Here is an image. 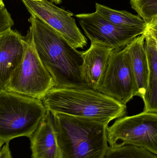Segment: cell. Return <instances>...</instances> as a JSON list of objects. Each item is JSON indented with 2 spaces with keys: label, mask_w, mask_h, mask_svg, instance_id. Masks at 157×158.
Masks as SVG:
<instances>
[{
  "label": "cell",
  "mask_w": 157,
  "mask_h": 158,
  "mask_svg": "<svg viewBox=\"0 0 157 158\" xmlns=\"http://www.w3.org/2000/svg\"><path fill=\"white\" fill-rule=\"evenodd\" d=\"M28 33L37 54L57 88H90L81 77L83 52L72 47L49 26L33 15Z\"/></svg>",
  "instance_id": "6da1fadb"
},
{
  "label": "cell",
  "mask_w": 157,
  "mask_h": 158,
  "mask_svg": "<svg viewBox=\"0 0 157 158\" xmlns=\"http://www.w3.org/2000/svg\"><path fill=\"white\" fill-rule=\"evenodd\" d=\"M41 101L52 114L92 119L108 124L126 114V106L89 88L53 87Z\"/></svg>",
  "instance_id": "7a4b0ae2"
},
{
  "label": "cell",
  "mask_w": 157,
  "mask_h": 158,
  "mask_svg": "<svg viewBox=\"0 0 157 158\" xmlns=\"http://www.w3.org/2000/svg\"><path fill=\"white\" fill-rule=\"evenodd\" d=\"M52 114L62 158H104L108 124L60 113Z\"/></svg>",
  "instance_id": "3957f363"
},
{
  "label": "cell",
  "mask_w": 157,
  "mask_h": 158,
  "mask_svg": "<svg viewBox=\"0 0 157 158\" xmlns=\"http://www.w3.org/2000/svg\"><path fill=\"white\" fill-rule=\"evenodd\" d=\"M46 112L41 100L0 89V142L29 138Z\"/></svg>",
  "instance_id": "277c9868"
},
{
  "label": "cell",
  "mask_w": 157,
  "mask_h": 158,
  "mask_svg": "<svg viewBox=\"0 0 157 158\" xmlns=\"http://www.w3.org/2000/svg\"><path fill=\"white\" fill-rule=\"evenodd\" d=\"M116 119L107 128L109 147L132 145L157 155V112L143 111Z\"/></svg>",
  "instance_id": "5b68a950"
},
{
  "label": "cell",
  "mask_w": 157,
  "mask_h": 158,
  "mask_svg": "<svg viewBox=\"0 0 157 158\" xmlns=\"http://www.w3.org/2000/svg\"><path fill=\"white\" fill-rule=\"evenodd\" d=\"M23 60L6 85V90L41 100L54 82L41 62L32 40L27 33Z\"/></svg>",
  "instance_id": "8992f818"
},
{
  "label": "cell",
  "mask_w": 157,
  "mask_h": 158,
  "mask_svg": "<svg viewBox=\"0 0 157 158\" xmlns=\"http://www.w3.org/2000/svg\"><path fill=\"white\" fill-rule=\"evenodd\" d=\"M96 91L124 106L135 96L134 80L124 48L112 51Z\"/></svg>",
  "instance_id": "52a82bcc"
},
{
  "label": "cell",
  "mask_w": 157,
  "mask_h": 158,
  "mask_svg": "<svg viewBox=\"0 0 157 158\" xmlns=\"http://www.w3.org/2000/svg\"><path fill=\"white\" fill-rule=\"evenodd\" d=\"M31 15L49 26L75 49H83L87 44L73 17V14L58 7L49 0H22Z\"/></svg>",
  "instance_id": "ba28073f"
},
{
  "label": "cell",
  "mask_w": 157,
  "mask_h": 158,
  "mask_svg": "<svg viewBox=\"0 0 157 158\" xmlns=\"http://www.w3.org/2000/svg\"><path fill=\"white\" fill-rule=\"evenodd\" d=\"M85 34L92 44H98L112 50L122 49L146 28L119 27L106 20L96 12L76 15Z\"/></svg>",
  "instance_id": "9c48e42d"
},
{
  "label": "cell",
  "mask_w": 157,
  "mask_h": 158,
  "mask_svg": "<svg viewBox=\"0 0 157 158\" xmlns=\"http://www.w3.org/2000/svg\"><path fill=\"white\" fill-rule=\"evenodd\" d=\"M25 48V38L19 32L9 28L0 33V89L6 90L23 60Z\"/></svg>",
  "instance_id": "30bf717a"
},
{
  "label": "cell",
  "mask_w": 157,
  "mask_h": 158,
  "mask_svg": "<svg viewBox=\"0 0 157 158\" xmlns=\"http://www.w3.org/2000/svg\"><path fill=\"white\" fill-rule=\"evenodd\" d=\"M31 158H62L57 143L52 114L47 111L29 137Z\"/></svg>",
  "instance_id": "8fae6325"
},
{
  "label": "cell",
  "mask_w": 157,
  "mask_h": 158,
  "mask_svg": "<svg viewBox=\"0 0 157 158\" xmlns=\"http://www.w3.org/2000/svg\"><path fill=\"white\" fill-rule=\"evenodd\" d=\"M144 34L148 79L143 111L157 112V25L147 26Z\"/></svg>",
  "instance_id": "7c38bea8"
},
{
  "label": "cell",
  "mask_w": 157,
  "mask_h": 158,
  "mask_svg": "<svg viewBox=\"0 0 157 158\" xmlns=\"http://www.w3.org/2000/svg\"><path fill=\"white\" fill-rule=\"evenodd\" d=\"M144 33L124 47L130 63L135 85V96L143 99L147 89L148 67L144 46Z\"/></svg>",
  "instance_id": "4fadbf2b"
},
{
  "label": "cell",
  "mask_w": 157,
  "mask_h": 158,
  "mask_svg": "<svg viewBox=\"0 0 157 158\" xmlns=\"http://www.w3.org/2000/svg\"><path fill=\"white\" fill-rule=\"evenodd\" d=\"M113 50L91 44L88 50L83 52L81 77L90 89L96 90Z\"/></svg>",
  "instance_id": "5bb4252c"
},
{
  "label": "cell",
  "mask_w": 157,
  "mask_h": 158,
  "mask_svg": "<svg viewBox=\"0 0 157 158\" xmlns=\"http://www.w3.org/2000/svg\"><path fill=\"white\" fill-rule=\"evenodd\" d=\"M96 12L112 24L119 27L127 28H146L143 19L126 11H120L110 8L106 6L96 3Z\"/></svg>",
  "instance_id": "9a60e30c"
},
{
  "label": "cell",
  "mask_w": 157,
  "mask_h": 158,
  "mask_svg": "<svg viewBox=\"0 0 157 158\" xmlns=\"http://www.w3.org/2000/svg\"><path fill=\"white\" fill-rule=\"evenodd\" d=\"M104 158H157V155L137 147L124 145L111 148Z\"/></svg>",
  "instance_id": "2e32d148"
},
{
  "label": "cell",
  "mask_w": 157,
  "mask_h": 158,
  "mask_svg": "<svg viewBox=\"0 0 157 158\" xmlns=\"http://www.w3.org/2000/svg\"><path fill=\"white\" fill-rule=\"evenodd\" d=\"M131 7L137 12L146 26L157 25V0H130Z\"/></svg>",
  "instance_id": "e0dca14e"
},
{
  "label": "cell",
  "mask_w": 157,
  "mask_h": 158,
  "mask_svg": "<svg viewBox=\"0 0 157 158\" xmlns=\"http://www.w3.org/2000/svg\"><path fill=\"white\" fill-rule=\"evenodd\" d=\"M14 21L10 13L5 7L0 9V33L11 28Z\"/></svg>",
  "instance_id": "ac0fdd59"
},
{
  "label": "cell",
  "mask_w": 157,
  "mask_h": 158,
  "mask_svg": "<svg viewBox=\"0 0 157 158\" xmlns=\"http://www.w3.org/2000/svg\"><path fill=\"white\" fill-rule=\"evenodd\" d=\"M0 158H13L9 143L4 144L0 151Z\"/></svg>",
  "instance_id": "d6986e66"
},
{
  "label": "cell",
  "mask_w": 157,
  "mask_h": 158,
  "mask_svg": "<svg viewBox=\"0 0 157 158\" xmlns=\"http://www.w3.org/2000/svg\"><path fill=\"white\" fill-rule=\"evenodd\" d=\"M50 1L56 4H60L61 2V0H50Z\"/></svg>",
  "instance_id": "ffe728a7"
},
{
  "label": "cell",
  "mask_w": 157,
  "mask_h": 158,
  "mask_svg": "<svg viewBox=\"0 0 157 158\" xmlns=\"http://www.w3.org/2000/svg\"><path fill=\"white\" fill-rule=\"evenodd\" d=\"M5 5L3 0H0V9L4 7Z\"/></svg>",
  "instance_id": "44dd1931"
},
{
  "label": "cell",
  "mask_w": 157,
  "mask_h": 158,
  "mask_svg": "<svg viewBox=\"0 0 157 158\" xmlns=\"http://www.w3.org/2000/svg\"><path fill=\"white\" fill-rule=\"evenodd\" d=\"M4 144L3 143H1V142H0V151H1V148H2V147L3 146Z\"/></svg>",
  "instance_id": "7402d4cb"
},
{
  "label": "cell",
  "mask_w": 157,
  "mask_h": 158,
  "mask_svg": "<svg viewBox=\"0 0 157 158\" xmlns=\"http://www.w3.org/2000/svg\"><path fill=\"white\" fill-rule=\"evenodd\" d=\"M35 1H41V0H35Z\"/></svg>",
  "instance_id": "603a6c76"
}]
</instances>
